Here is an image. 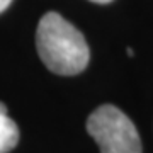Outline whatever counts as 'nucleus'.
<instances>
[{"label": "nucleus", "instance_id": "1", "mask_svg": "<svg viewBox=\"0 0 153 153\" xmlns=\"http://www.w3.org/2000/svg\"><path fill=\"white\" fill-rule=\"evenodd\" d=\"M36 46L46 68L56 75H78L90 60V49L83 34L56 12H46L41 17Z\"/></svg>", "mask_w": 153, "mask_h": 153}, {"label": "nucleus", "instance_id": "2", "mask_svg": "<svg viewBox=\"0 0 153 153\" xmlns=\"http://www.w3.org/2000/svg\"><path fill=\"white\" fill-rule=\"evenodd\" d=\"M87 131L100 153H141V140L133 121L116 105L97 107L87 119Z\"/></svg>", "mask_w": 153, "mask_h": 153}, {"label": "nucleus", "instance_id": "3", "mask_svg": "<svg viewBox=\"0 0 153 153\" xmlns=\"http://www.w3.org/2000/svg\"><path fill=\"white\" fill-rule=\"evenodd\" d=\"M19 143V128L7 114L5 104L0 102V153H9Z\"/></svg>", "mask_w": 153, "mask_h": 153}, {"label": "nucleus", "instance_id": "4", "mask_svg": "<svg viewBox=\"0 0 153 153\" xmlns=\"http://www.w3.org/2000/svg\"><path fill=\"white\" fill-rule=\"evenodd\" d=\"M10 2H12V0H0V12L5 10L7 7L10 5Z\"/></svg>", "mask_w": 153, "mask_h": 153}, {"label": "nucleus", "instance_id": "5", "mask_svg": "<svg viewBox=\"0 0 153 153\" xmlns=\"http://www.w3.org/2000/svg\"><path fill=\"white\" fill-rule=\"evenodd\" d=\"M92 2H95V4H109L112 0H92Z\"/></svg>", "mask_w": 153, "mask_h": 153}]
</instances>
